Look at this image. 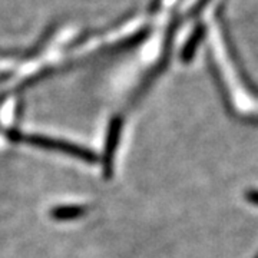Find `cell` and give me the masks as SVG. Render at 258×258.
Listing matches in <instances>:
<instances>
[{"label": "cell", "mask_w": 258, "mask_h": 258, "mask_svg": "<svg viewBox=\"0 0 258 258\" xmlns=\"http://www.w3.org/2000/svg\"><path fill=\"white\" fill-rule=\"evenodd\" d=\"M120 126H122V122L120 119H113L109 125V132H108V142H106V157H105V164H106V169L105 172L109 175L112 171V158L113 154L116 151V145H118V141H119V132Z\"/></svg>", "instance_id": "obj_2"}, {"label": "cell", "mask_w": 258, "mask_h": 258, "mask_svg": "<svg viewBox=\"0 0 258 258\" xmlns=\"http://www.w3.org/2000/svg\"><path fill=\"white\" fill-rule=\"evenodd\" d=\"M86 211L85 207H79V205H69V207H59L50 211V215L55 218V220H72L76 218L79 215H82Z\"/></svg>", "instance_id": "obj_3"}, {"label": "cell", "mask_w": 258, "mask_h": 258, "mask_svg": "<svg viewBox=\"0 0 258 258\" xmlns=\"http://www.w3.org/2000/svg\"><path fill=\"white\" fill-rule=\"evenodd\" d=\"M203 28H198V30H195L192 33V36L189 37L186 46H185L184 50H182V55H181L182 62H189V60L192 59L194 52H195V49H197L200 40H201V37H203Z\"/></svg>", "instance_id": "obj_4"}, {"label": "cell", "mask_w": 258, "mask_h": 258, "mask_svg": "<svg viewBox=\"0 0 258 258\" xmlns=\"http://www.w3.org/2000/svg\"><path fill=\"white\" fill-rule=\"evenodd\" d=\"M248 198L251 201H254V203L258 204V192H255V191H254V192H249Z\"/></svg>", "instance_id": "obj_5"}, {"label": "cell", "mask_w": 258, "mask_h": 258, "mask_svg": "<svg viewBox=\"0 0 258 258\" xmlns=\"http://www.w3.org/2000/svg\"><path fill=\"white\" fill-rule=\"evenodd\" d=\"M8 135H9V139H13V141H22V142L25 141V142L36 145L39 148H45V149H50V151H59V152H63V154L72 155V157L82 158L88 162L95 161V155L91 151L74 145V144H69V142H64V141H57V139L47 138V137H37V135H23L20 132H16V131L9 132Z\"/></svg>", "instance_id": "obj_1"}]
</instances>
